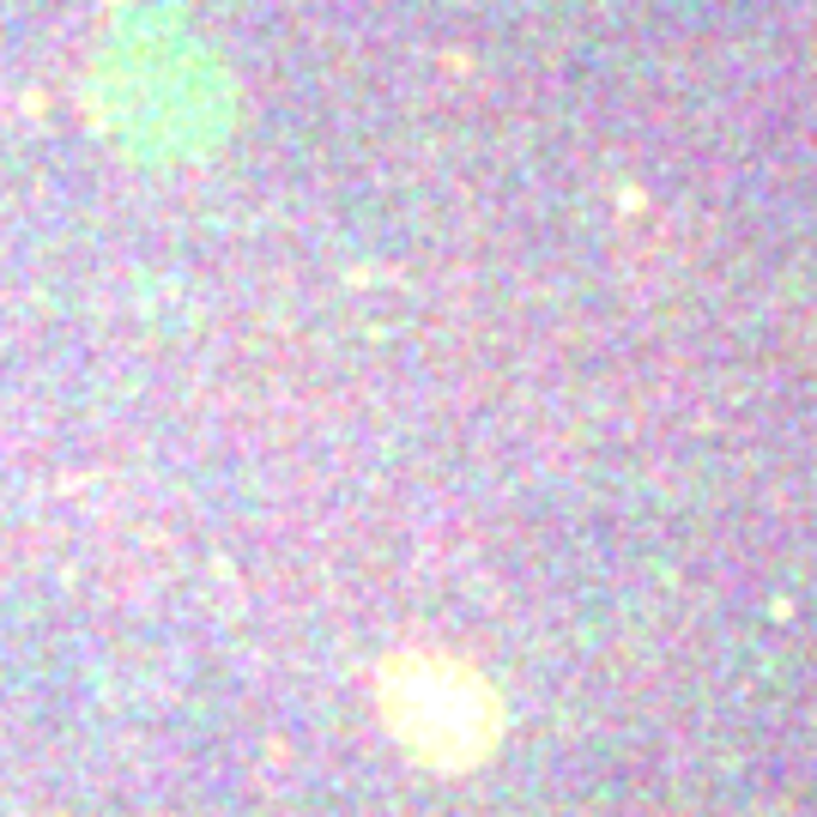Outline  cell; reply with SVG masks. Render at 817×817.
Wrapping results in <instances>:
<instances>
[{"label": "cell", "instance_id": "obj_1", "mask_svg": "<svg viewBox=\"0 0 817 817\" xmlns=\"http://www.w3.org/2000/svg\"><path fill=\"white\" fill-rule=\"evenodd\" d=\"M382 715L394 738L431 769H473L503 733V703L473 666L443 654H406L382 672Z\"/></svg>", "mask_w": 817, "mask_h": 817}]
</instances>
